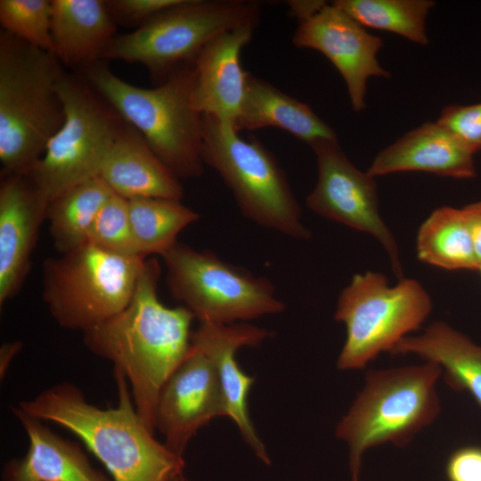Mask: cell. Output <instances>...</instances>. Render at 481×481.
I'll list each match as a JSON object with an SVG mask.
<instances>
[{
	"instance_id": "cell-1",
	"label": "cell",
	"mask_w": 481,
	"mask_h": 481,
	"mask_svg": "<svg viewBox=\"0 0 481 481\" xmlns=\"http://www.w3.org/2000/svg\"><path fill=\"white\" fill-rule=\"evenodd\" d=\"M160 273L158 260L146 259L126 307L83 332L87 349L126 379L136 411L152 432L160 391L192 348L195 318L183 306L171 308L159 301Z\"/></svg>"
},
{
	"instance_id": "cell-2",
	"label": "cell",
	"mask_w": 481,
	"mask_h": 481,
	"mask_svg": "<svg viewBox=\"0 0 481 481\" xmlns=\"http://www.w3.org/2000/svg\"><path fill=\"white\" fill-rule=\"evenodd\" d=\"M117 406L102 409L75 385L63 382L17 406L28 415L55 423L77 436L104 465L112 481H170L183 473V456L154 437L138 414L129 385L114 369Z\"/></svg>"
},
{
	"instance_id": "cell-3",
	"label": "cell",
	"mask_w": 481,
	"mask_h": 481,
	"mask_svg": "<svg viewBox=\"0 0 481 481\" xmlns=\"http://www.w3.org/2000/svg\"><path fill=\"white\" fill-rule=\"evenodd\" d=\"M62 72L54 54L1 31V176L28 175L62 126Z\"/></svg>"
},
{
	"instance_id": "cell-4",
	"label": "cell",
	"mask_w": 481,
	"mask_h": 481,
	"mask_svg": "<svg viewBox=\"0 0 481 481\" xmlns=\"http://www.w3.org/2000/svg\"><path fill=\"white\" fill-rule=\"evenodd\" d=\"M82 71L85 79L143 135L179 179L202 175L203 118L192 101L196 77L193 62L176 67L153 88L124 81L101 61Z\"/></svg>"
},
{
	"instance_id": "cell-5",
	"label": "cell",
	"mask_w": 481,
	"mask_h": 481,
	"mask_svg": "<svg viewBox=\"0 0 481 481\" xmlns=\"http://www.w3.org/2000/svg\"><path fill=\"white\" fill-rule=\"evenodd\" d=\"M441 375L440 366L430 362L366 372L363 389L335 430L348 446L352 481H359L368 449L383 444L403 447L435 421L441 411Z\"/></svg>"
},
{
	"instance_id": "cell-6",
	"label": "cell",
	"mask_w": 481,
	"mask_h": 481,
	"mask_svg": "<svg viewBox=\"0 0 481 481\" xmlns=\"http://www.w3.org/2000/svg\"><path fill=\"white\" fill-rule=\"evenodd\" d=\"M202 118L204 164L220 175L242 215L288 237L309 239L311 232L273 154L256 137L245 140L231 125L213 117Z\"/></svg>"
},
{
	"instance_id": "cell-7",
	"label": "cell",
	"mask_w": 481,
	"mask_h": 481,
	"mask_svg": "<svg viewBox=\"0 0 481 481\" xmlns=\"http://www.w3.org/2000/svg\"><path fill=\"white\" fill-rule=\"evenodd\" d=\"M57 90L64 122L28 175L48 204L69 188L99 176L126 125L84 77L62 72Z\"/></svg>"
},
{
	"instance_id": "cell-8",
	"label": "cell",
	"mask_w": 481,
	"mask_h": 481,
	"mask_svg": "<svg viewBox=\"0 0 481 481\" xmlns=\"http://www.w3.org/2000/svg\"><path fill=\"white\" fill-rule=\"evenodd\" d=\"M145 261L86 241L45 260L43 298L60 326L85 332L126 307Z\"/></svg>"
},
{
	"instance_id": "cell-9",
	"label": "cell",
	"mask_w": 481,
	"mask_h": 481,
	"mask_svg": "<svg viewBox=\"0 0 481 481\" xmlns=\"http://www.w3.org/2000/svg\"><path fill=\"white\" fill-rule=\"evenodd\" d=\"M259 16L257 2L180 0L132 32L116 35L102 60L140 63L162 83L176 67L193 62L212 38L257 24Z\"/></svg>"
},
{
	"instance_id": "cell-10",
	"label": "cell",
	"mask_w": 481,
	"mask_h": 481,
	"mask_svg": "<svg viewBox=\"0 0 481 481\" xmlns=\"http://www.w3.org/2000/svg\"><path fill=\"white\" fill-rule=\"evenodd\" d=\"M432 310L431 298L416 280L390 286L378 272L356 273L340 292L334 318L346 339L337 360L341 371L361 370L420 329Z\"/></svg>"
},
{
	"instance_id": "cell-11",
	"label": "cell",
	"mask_w": 481,
	"mask_h": 481,
	"mask_svg": "<svg viewBox=\"0 0 481 481\" xmlns=\"http://www.w3.org/2000/svg\"><path fill=\"white\" fill-rule=\"evenodd\" d=\"M162 257L171 295L200 322L232 324L284 311L268 279L210 251L177 242Z\"/></svg>"
},
{
	"instance_id": "cell-12",
	"label": "cell",
	"mask_w": 481,
	"mask_h": 481,
	"mask_svg": "<svg viewBox=\"0 0 481 481\" xmlns=\"http://www.w3.org/2000/svg\"><path fill=\"white\" fill-rule=\"evenodd\" d=\"M310 147L316 156L317 181L306 198L307 207L324 218L375 238L385 249L395 275L403 279L398 245L379 214L374 177L346 158L338 140L317 141Z\"/></svg>"
},
{
	"instance_id": "cell-13",
	"label": "cell",
	"mask_w": 481,
	"mask_h": 481,
	"mask_svg": "<svg viewBox=\"0 0 481 481\" xmlns=\"http://www.w3.org/2000/svg\"><path fill=\"white\" fill-rule=\"evenodd\" d=\"M292 42L297 47L316 50L330 60L343 77L356 112L366 107L368 80L390 77L377 57L383 46L381 38L369 33L332 3H325L315 13L300 20Z\"/></svg>"
},
{
	"instance_id": "cell-14",
	"label": "cell",
	"mask_w": 481,
	"mask_h": 481,
	"mask_svg": "<svg viewBox=\"0 0 481 481\" xmlns=\"http://www.w3.org/2000/svg\"><path fill=\"white\" fill-rule=\"evenodd\" d=\"M220 416H226V404L216 368L192 344L188 355L160 391L156 429L163 436L165 445L183 456L197 432Z\"/></svg>"
},
{
	"instance_id": "cell-15",
	"label": "cell",
	"mask_w": 481,
	"mask_h": 481,
	"mask_svg": "<svg viewBox=\"0 0 481 481\" xmlns=\"http://www.w3.org/2000/svg\"><path fill=\"white\" fill-rule=\"evenodd\" d=\"M269 336L267 330L246 322H200L192 334V346L206 354L216 368L225 400L226 417L234 421L244 441L266 464H270L271 461L265 445L254 428L248 408L249 394L255 378L241 371L235 355L241 347L259 346Z\"/></svg>"
},
{
	"instance_id": "cell-16",
	"label": "cell",
	"mask_w": 481,
	"mask_h": 481,
	"mask_svg": "<svg viewBox=\"0 0 481 481\" xmlns=\"http://www.w3.org/2000/svg\"><path fill=\"white\" fill-rule=\"evenodd\" d=\"M48 205L28 175L1 176V306L18 292L25 280Z\"/></svg>"
},
{
	"instance_id": "cell-17",
	"label": "cell",
	"mask_w": 481,
	"mask_h": 481,
	"mask_svg": "<svg viewBox=\"0 0 481 481\" xmlns=\"http://www.w3.org/2000/svg\"><path fill=\"white\" fill-rule=\"evenodd\" d=\"M256 26L247 24L219 34L195 58L192 101L202 116L213 117L235 128L248 75L240 64V53L251 40Z\"/></svg>"
},
{
	"instance_id": "cell-18",
	"label": "cell",
	"mask_w": 481,
	"mask_h": 481,
	"mask_svg": "<svg viewBox=\"0 0 481 481\" xmlns=\"http://www.w3.org/2000/svg\"><path fill=\"white\" fill-rule=\"evenodd\" d=\"M476 153L444 126L427 122L407 132L377 154L366 171L372 177L407 171L470 179Z\"/></svg>"
},
{
	"instance_id": "cell-19",
	"label": "cell",
	"mask_w": 481,
	"mask_h": 481,
	"mask_svg": "<svg viewBox=\"0 0 481 481\" xmlns=\"http://www.w3.org/2000/svg\"><path fill=\"white\" fill-rule=\"evenodd\" d=\"M29 438L25 456L8 462L3 481H110L94 469L81 446L18 407L12 408Z\"/></svg>"
},
{
	"instance_id": "cell-20",
	"label": "cell",
	"mask_w": 481,
	"mask_h": 481,
	"mask_svg": "<svg viewBox=\"0 0 481 481\" xmlns=\"http://www.w3.org/2000/svg\"><path fill=\"white\" fill-rule=\"evenodd\" d=\"M99 176L115 194L126 200H181L183 197L179 178L128 123L110 151Z\"/></svg>"
},
{
	"instance_id": "cell-21",
	"label": "cell",
	"mask_w": 481,
	"mask_h": 481,
	"mask_svg": "<svg viewBox=\"0 0 481 481\" xmlns=\"http://www.w3.org/2000/svg\"><path fill=\"white\" fill-rule=\"evenodd\" d=\"M51 29L59 61L82 69L102 60L116 36V22L106 1L53 0Z\"/></svg>"
},
{
	"instance_id": "cell-22",
	"label": "cell",
	"mask_w": 481,
	"mask_h": 481,
	"mask_svg": "<svg viewBox=\"0 0 481 481\" xmlns=\"http://www.w3.org/2000/svg\"><path fill=\"white\" fill-rule=\"evenodd\" d=\"M393 355H414L440 366L446 385L468 392L481 408V346L448 323L437 321L401 339Z\"/></svg>"
},
{
	"instance_id": "cell-23",
	"label": "cell",
	"mask_w": 481,
	"mask_h": 481,
	"mask_svg": "<svg viewBox=\"0 0 481 481\" xmlns=\"http://www.w3.org/2000/svg\"><path fill=\"white\" fill-rule=\"evenodd\" d=\"M278 127L312 145L321 140H337L334 130L312 108L248 72L244 98L235 129Z\"/></svg>"
},
{
	"instance_id": "cell-24",
	"label": "cell",
	"mask_w": 481,
	"mask_h": 481,
	"mask_svg": "<svg viewBox=\"0 0 481 481\" xmlns=\"http://www.w3.org/2000/svg\"><path fill=\"white\" fill-rule=\"evenodd\" d=\"M416 250L419 260L442 269L480 268L462 208L444 206L433 210L418 231Z\"/></svg>"
},
{
	"instance_id": "cell-25",
	"label": "cell",
	"mask_w": 481,
	"mask_h": 481,
	"mask_svg": "<svg viewBox=\"0 0 481 481\" xmlns=\"http://www.w3.org/2000/svg\"><path fill=\"white\" fill-rule=\"evenodd\" d=\"M113 193L97 176L69 188L49 203L46 218L54 247L61 255L87 241L97 214Z\"/></svg>"
},
{
	"instance_id": "cell-26",
	"label": "cell",
	"mask_w": 481,
	"mask_h": 481,
	"mask_svg": "<svg viewBox=\"0 0 481 481\" xmlns=\"http://www.w3.org/2000/svg\"><path fill=\"white\" fill-rule=\"evenodd\" d=\"M128 200L129 217L137 252L161 257L177 243L178 234L199 220L197 212L181 200L139 198Z\"/></svg>"
},
{
	"instance_id": "cell-27",
	"label": "cell",
	"mask_w": 481,
	"mask_h": 481,
	"mask_svg": "<svg viewBox=\"0 0 481 481\" xmlns=\"http://www.w3.org/2000/svg\"><path fill=\"white\" fill-rule=\"evenodd\" d=\"M363 28L385 30L415 44L428 43L426 21L431 0H336L331 2Z\"/></svg>"
},
{
	"instance_id": "cell-28",
	"label": "cell",
	"mask_w": 481,
	"mask_h": 481,
	"mask_svg": "<svg viewBox=\"0 0 481 481\" xmlns=\"http://www.w3.org/2000/svg\"><path fill=\"white\" fill-rule=\"evenodd\" d=\"M0 22L4 31L54 54L52 1L1 0Z\"/></svg>"
},
{
	"instance_id": "cell-29",
	"label": "cell",
	"mask_w": 481,
	"mask_h": 481,
	"mask_svg": "<svg viewBox=\"0 0 481 481\" xmlns=\"http://www.w3.org/2000/svg\"><path fill=\"white\" fill-rule=\"evenodd\" d=\"M87 242L109 252L140 256L132 232L126 199L115 193L110 197L91 226Z\"/></svg>"
},
{
	"instance_id": "cell-30",
	"label": "cell",
	"mask_w": 481,
	"mask_h": 481,
	"mask_svg": "<svg viewBox=\"0 0 481 481\" xmlns=\"http://www.w3.org/2000/svg\"><path fill=\"white\" fill-rule=\"evenodd\" d=\"M436 122L460 138L475 153L481 151V102L445 106Z\"/></svg>"
},
{
	"instance_id": "cell-31",
	"label": "cell",
	"mask_w": 481,
	"mask_h": 481,
	"mask_svg": "<svg viewBox=\"0 0 481 481\" xmlns=\"http://www.w3.org/2000/svg\"><path fill=\"white\" fill-rule=\"evenodd\" d=\"M180 0H110L106 1L108 9L117 23L135 26V29L176 4Z\"/></svg>"
},
{
	"instance_id": "cell-32",
	"label": "cell",
	"mask_w": 481,
	"mask_h": 481,
	"mask_svg": "<svg viewBox=\"0 0 481 481\" xmlns=\"http://www.w3.org/2000/svg\"><path fill=\"white\" fill-rule=\"evenodd\" d=\"M445 474L448 481H481V446L456 449L447 460Z\"/></svg>"
},
{
	"instance_id": "cell-33",
	"label": "cell",
	"mask_w": 481,
	"mask_h": 481,
	"mask_svg": "<svg viewBox=\"0 0 481 481\" xmlns=\"http://www.w3.org/2000/svg\"><path fill=\"white\" fill-rule=\"evenodd\" d=\"M466 216L475 251L481 266V200L461 208Z\"/></svg>"
},
{
	"instance_id": "cell-34",
	"label": "cell",
	"mask_w": 481,
	"mask_h": 481,
	"mask_svg": "<svg viewBox=\"0 0 481 481\" xmlns=\"http://www.w3.org/2000/svg\"><path fill=\"white\" fill-rule=\"evenodd\" d=\"M324 4V1H289L288 4L291 15L300 21L315 13Z\"/></svg>"
},
{
	"instance_id": "cell-35",
	"label": "cell",
	"mask_w": 481,
	"mask_h": 481,
	"mask_svg": "<svg viewBox=\"0 0 481 481\" xmlns=\"http://www.w3.org/2000/svg\"><path fill=\"white\" fill-rule=\"evenodd\" d=\"M22 347L20 341L8 342L2 345L0 348V376L4 377L8 371L10 363Z\"/></svg>"
},
{
	"instance_id": "cell-36",
	"label": "cell",
	"mask_w": 481,
	"mask_h": 481,
	"mask_svg": "<svg viewBox=\"0 0 481 481\" xmlns=\"http://www.w3.org/2000/svg\"><path fill=\"white\" fill-rule=\"evenodd\" d=\"M170 481H189V480L185 477L183 473H181V474L177 475L176 477H175Z\"/></svg>"
},
{
	"instance_id": "cell-37",
	"label": "cell",
	"mask_w": 481,
	"mask_h": 481,
	"mask_svg": "<svg viewBox=\"0 0 481 481\" xmlns=\"http://www.w3.org/2000/svg\"><path fill=\"white\" fill-rule=\"evenodd\" d=\"M478 271H479V272H480V273H481V266H480V268H479V270H478Z\"/></svg>"
}]
</instances>
